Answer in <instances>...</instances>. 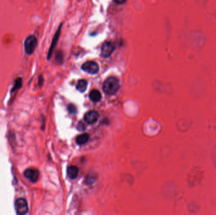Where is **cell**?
<instances>
[{
    "mask_svg": "<svg viewBox=\"0 0 216 215\" xmlns=\"http://www.w3.org/2000/svg\"><path fill=\"white\" fill-rule=\"evenodd\" d=\"M24 176L32 182L35 183L39 178V172L37 169H28L24 172Z\"/></svg>",
    "mask_w": 216,
    "mask_h": 215,
    "instance_id": "obj_6",
    "label": "cell"
},
{
    "mask_svg": "<svg viewBox=\"0 0 216 215\" xmlns=\"http://www.w3.org/2000/svg\"><path fill=\"white\" fill-rule=\"evenodd\" d=\"M102 88L106 95H114L119 88V80L114 76L109 77L104 81Z\"/></svg>",
    "mask_w": 216,
    "mask_h": 215,
    "instance_id": "obj_1",
    "label": "cell"
},
{
    "mask_svg": "<svg viewBox=\"0 0 216 215\" xmlns=\"http://www.w3.org/2000/svg\"><path fill=\"white\" fill-rule=\"evenodd\" d=\"M89 140V135L87 133H83L78 136L76 139V142L77 144L82 145L86 144Z\"/></svg>",
    "mask_w": 216,
    "mask_h": 215,
    "instance_id": "obj_11",
    "label": "cell"
},
{
    "mask_svg": "<svg viewBox=\"0 0 216 215\" xmlns=\"http://www.w3.org/2000/svg\"><path fill=\"white\" fill-rule=\"evenodd\" d=\"M115 46L113 42H106L101 47V56L104 57H110L114 51Z\"/></svg>",
    "mask_w": 216,
    "mask_h": 215,
    "instance_id": "obj_5",
    "label": "cell"
},
{
    "mask_svg": "<svg viewBox=\"0 0 216 215\" xmlns=\"http://www.w3.org/2000/svg\"><path fill=\"white\" fill-rule=\"evenodd\" d=\"M67 174H68V177L70 178L75 179L78 176V169L76 166H74V165L70 166L67 170Z\"/></svg>",
    "mask_w": 216,
    "mask_h": 215,
    "instance_id": "obj_9",
    "label": "cell"
},
{
    "mask_svg": "<svg viewBox=\"0 0 216 215\" xmlns=\"http://www.w3.org/2000/svg\"><path fill=\"white\" fill-rule=\"evenodd\" d=\"M114 2L117 4L123 5L126 2V0H114Z\"/></svg>",
    "mask_w": 216,
    "mask_h": 215,
    "instance_id": "obj_17",
    "label": "cell"
},
{
    "mask_svg": "<svg viewBox=\"0 0 216 215\" xmlns=\"http://www.w3.org/2000/svg\"><path fill=\"white\" fill-rule=\"evenodd\" d=\"M61 28H62V26H60L58 29V30H57L56 33H55L54 35V36L53 39V41H52V43L51 44V46L50 47V49H49V51H48V54H47V59H50L51 56H52V54H53V53L54 51V49L55 48V47L58 43V41L59 39V35H60V33H61Z\"/></svg>",
    "mask_w": 216,
    "mask_h": 215,
    "instance_id": "obj_8",
    "label": "cell"
},
{
    "mask_svg": "<svg viewBox=\"0 0 216 215\" xmlns=\"http://www.w3.org/2000/svg\"><path fill=\"white\" fill-rule=\"evenodd\" d=\"M68 110L69 111L70 113L71 114H76L77 113V108H76V107L73 105V104H70L68 105Z\"/></svg>",
    "mask_w": 216,
    "mask_h": 215,
    "instance_id": "obj_14",
    "label": "cell"
},
{
    "mask_svg": "<svg viewBox=\"0 0 216 215\" xmlns=\"http://www.w3.org/2000/svg\"><path fill=\"white\" fill-rule=\"evenodd\" d=\"M89 97L92 101L97 102L101 99V93L97 90H93L89 94Z\"/></svg>",
    "mask_w": 216,
    "mask_h": 215,
    "instance_id": "obj_10",
    "label": "cell"
},
{
    "mask_svg": "<svg viewBox=\"0 0 216 215\" xmlns=\"http://www.w3.org/2000/svg\"><path fill=\"white\" fill-rule=\"evenodd\" d=\"M38 39L35 35H29L24 41V50L26 53L29 56L32 55L38 46Z\"/></svg>",
    "mask_w": 216,
    "mask_h": 215,
    "instance_id": "obj_2",
    "label": "cell"
},
{
    "mask_svg": "<svg viewBox=\"0 0 216 215\" xmlns=\"http://www.w3.org/2000/svg\"><path fill=\"white\" fill-rule=\"evenodd\" d=\"M82 69L90 75H95L98 73L99 67L94 61H87L82 65Z\"/></svg>",
    "mask_w": 216,
    "mask_h": 215,
    "instance_id": "obj_4",
    "label": "cell"
},
{
    "mask_svg": "<svg viewBox=\"0 0 216 215\" xmlns=\"http://www.w3.org/2000/svg\"><path fill=\"white\" fill-rule=\"evenodd\" d=\"M99 117V114L95 111H90L87 112L84 116V120L89 124H93L97 122Z\"/></svg>",
    "mask_w": 216,
    "mask_h": 215,
    "instance_id": "obj_7",
    "label": "cell"
},
{
    "mask_svg": "<svg viewBox=\"0 0 216 215\" xmlns=\"http://www.w3.org/2000/svg\"><path fill=\"white\" fill-rule=\"evenodd\" d=\"M95 181V178H94V175H92L90 178L89 176H87V179H86V181L87 182V184H89L94 183V182Z\"/></svg>",
    "mask_w": 216,
    "mask_h": 215,
    "instance_id": "obj_15",
    "label": "cell"
},
{
    "mask_svg": "<svg viewBox=\"0 0 216 215\" xmlns=\"http://www.w3.org/2000/svg\"><path fill=\"white\" fill-rule=\"evenodd\" d=\"M22 79L21 78H18L15 81V85L13 88H12V92L16 91L17 90L19 89L22 87Z\"/></svg>",
    "mask_w": 216,
    "mask_h": 215,
    "instance_id": "obj_13",
    "label": "cell"
},
{
    "mask_svg": "<svg viewBox=\"0 0 216 215\" xmlns=\"http://www.w3.org/2000/svg\"><path fill=\"white\" fill-rule=\"evenodd\" d=\"M78 129L80 130V131H83V130H85L86 129V126L84 125V124L82 122H80L79 124L78 125Z\"/></svg>",
    "mask_w": 216,
    "mask_h": 215,
    "instance_id": "obj_16",
    "label": "cell"
},
{
    "mask_svg": "<svg viewBox=\"0 0 216 215\" xmlns=\"http://www.w3.org/2000/svg\"><path fill=\"white\" fill-rule=\"evenodd\" d=\"M87 88V81L86 80H80L77 85V89L80 92H84Z\"/></svg>",
    "mask_w": 216,
    "mask_h": 215,
    "instance_id": "obj_12",
    "label": "cell"
},
{
    "mask_svg": "<svg viewBox=\"0 0 216 215\" xmlns=\"http://www.w3.org/2000/svg\"><path fill=\"white\" fill-rule=\"evenodd\" d=\"M15 209L18 214L23 215L28 212V204L23 198H18L15 201Z\"/></svg>",
    "mask_w": 216,
    "mask_h": 215,
    "instance_id": "obj_3",
    "label": "cell"
}]
</instances>
